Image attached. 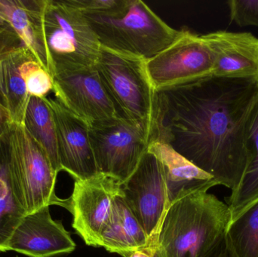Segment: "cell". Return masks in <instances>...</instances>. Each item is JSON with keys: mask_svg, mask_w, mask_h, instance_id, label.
I'll list each match as a JSON object with an SVG mask.
<instances>
[{"mask_svg": "<svg viewBox=\"0 0 258 257\" xmlns=\"http://www.w3.org/2000/svg\"><path fill=\"white\" fill-rule=\"evenodd\" d=\"M53 81L56 100L89 128L117 116L96 66L57 72Z\"/></svg>", "mask_w": 258, "mask_h": 257, "instance_id": "cell-11", "label": "cell"}, {"mask_svg": "<svg viewBox=\"0 0 258 257\" xmlns=\"http://www.w3.org/2000/svg\"><path fill=\"white\" fill-rule=\"evenodd\" d=\"M46 0H0V25L10 27L51 76L54 69L44 30Z\"/></svg>", "mask_w": 258, "mask_h": 257, "instance_id": "cell-14", "label": "cell"}, {"mask_svg": "<svg viewBox=\"0 0 258 257\" xmlns=\"http://www.w3.org/2000/svg\"><path fill=\"white\" fill-rule=\"evenodd\" d=\"M227 244L236 257H258V199L230 222Z\"/></svg>", "mask_w": 258, "mask_h": 257, "instance_id": "cell-21", "label": "cell"}, {"mask_svg": "<svg viewBox=\"0 0 258 257\" xmlns=\"http://www.w3.org/2000/svg\"><path fill=\"white\" fill-rule=\"evenodd\" d=\"M46 98L30 97L24 125L33 140L43 149L53 169L58 175L62 169L59 161L55 122Z\"/></svg>", "mask_w": 258, "mask_h": 257, "instance_id": "cell-20", "label": "cell"}, {"mask_svg": "<svg viewBox=\"0 0 258 257\" xmlns=\"http://www.w3.org/2000/svg\"><path fill=\"white\" fill-rule=\"evenodd\" d=\"M122 196V183L98 173L86 180H75L67 210L72 226L87 245L101 247V234L108 223L113 201Z\"/></svg>", "mask_w": 258, "mask_h": 257, "instance_id": "cell-10", "label": "cell"}, {"mask_svg": "<svg viewBox=\"0 0 258 257\" xmlns=\"http://www.w3.org/2000/svg\"><path fill=\"white\" fill-rule=\"evenodd\" d=\"M43 22L54 75L96 66L101 48L99 39L84 13L69 0H46Z\"/></svg>", "mask_w": 258, "mask_h": 257, "instance_id": "cell-4", "label": "cell"}, {"mask_svg": "<svg viewBox=\"0 0 258 257\" xmlns=\"http://www.w3.org/2000/svg\"><path fill=\"white\" fill-rule=\"evenodd\" d=\"M211 257H236L233 254V252L230 250L228 244L227 242V238H226V241L224 244H223L222 247L215 253L212 255Z\"/></svg>", "mask_w": 258, "mask_h": 257, "instance_id": "cell-27", "label": "cell"}, {"mask_svg": "<svg viewBox=\"0 0 258 257\" xmlns=\"http://www.w3.org/2000/svg\"><path fill=\"white\" fill-rule=\"evenodd\" d=\"M0 147L22 192L27 214L51 205L67 208L68 199L55 194L57 174L24 125L11 124L0 139Z\"/></svg>", "mask_w": 258, "mask_h": 257, "instance_id": "cell-5", "label": "cell"}, {"mask_svg": "<svg viewBox=\"0 0 258 257\" xmlns=\"http://www.w3.org/2000/svg\"><path fill=\"white\" fill-rule=\"evenodd\" d=\"M154 128L155 114L146 122H132L116 116L89 127L98 172L125 182L147 153Z\"/></svg>", "mask_w": 258, "mask_h": 257, "instance_id": "cell-7", "label": "cell"}, {"mask_svg": "<svg viewBox=\"0 0 258 257\" xmlns=\"http://www.w3.org/2000/svg\"><path fill=\"white\" fill-rule=\"evenodd\" d=\"M0 27H1V26H0Z\"/></svg>", "mask_w": 258, "mask_h": 257, "instance_id": "cell-31", "label": "cell"}, {"mask_svg": "<svg viewBox=\"0 0 258 257\" xmlns=\"http://www.w3.org/2000/svg\"><path fill=\"white\" fill-rule=\"evenodd\" d=\"M30 57H33L31 53L24 45L0 57V104L12 123L18 125H24L30 99L21 72V65Z\"/></svg>", "mask_w": 258, "mask_h": 257, "instance_id": "cell-18", "label": "cell"}, {"mask_svg": "<svg viewBox=\"0 0 258 257\" xmlns=\"http://www.w3.org/2000/svg\"><path fill=\"white\" fill-rule=\"evenodd\" d=\"M155 253L150 250H138L132 253L130 257H155Z\"/></svg>", "mask_w": 258, "mask_h": 257, "instance_id": "cell-28", "label": "cell"}, {"mask_svg": "<svg viewBox=\"0 0 258 257\" xmlns=\"http://www.w3.org/2000/svg\"><path fill=\"white\" fill-rule=\"evenodd\" d=\"M101 46L148 60L180 34L141 0H123L114 10L84 14Z\"/></svg>", "mask_w": 258, "mask_h": 257, "instance_id": "cell-3", "label": "cell"}, {"mask_svg": "<svg viewBox=\"0 0 258 257\" xmlns=\"http://www.w3.org/2000/svg\"><path fill=\"white\" fill-rule=\"evenodd\" d=\"M146 61L142 57L101 46L96 69L118 117L141 122L154 116L156 92Z\"/></svg>", "mask_w": 258, "mask_h": 257, "instance_id": "cell-6", "label": "cell"}, {"mask_svg": "<svg viewBox=\"0 0 258 257\" xmlns=\"http://www.w3.org/2000/svg\"><path fill=\"white\" fill-rule=\"evenodd\" d=\"M147 151L162 164L171 205L180 196L208 192L218 186L213 177L199 168L164 140L153 139Z\"/></svg>", "mask_w": 258, "mask_h": 257, "instance_id": "cell-16", "label": "cell"}, {"mask_svg": "<svg viewBox=\"0 0 258 257\" xmlns=\"http://www.w3.org/2000/svg\"><path fill=\"white\" fill-rule=\"evenodd\" d=\"M177 39L146 61L156 92L180 87L212 75L215 54L204 35L182 29Z\"/></svg>", "mask_w": 258, "mask_h": 257, "instance_id": "cell-8", "label": "cell"}, {"mask_svg": "<svg viewBox=\"0 0 258 257\" xmlns=\"http://www.w3.org/2000/svg\"><path fill=\"white\" fill-rule=\"evenodd\" d=\"M6 27H7V26H6V27H0V33H1L2 32L4 31V30H6Z\"/></svg>", "mask_w": 258, "mask_h": 257, "instance_id": "cell-29", "label": "cell"}, {"mask_svg": "<svg viewBox=\"0 0 258 257\" xmlns=\"http://www.w3.org/2000/svg\"><path fill=\"white\" fill-rule=\"evenodd\" d=\"M27 211L22 192L0 147V252L7 251V244Z\"/></svg>", "mask_w": 258, "mask_h": 257, "instance_id": "cell-19", "label": "cell"}, {"mask_svg": "<svg viewBox=\"0 0 258 257\" xmlns=\"http://www.w3.org/2000/svg\"><path fill=\"white\" fill-rule=\"evenodd\" d=\"M69 2L84 14H104L120 6L123 0H69Z\"/></svg>", "mask_w": 258, "mask_h": 257, "instance_id": "cell-26", "label": "cell"}, {"mask_svg": "<svg viewBox=\"0 0 258 257\" xmlns=\"http://www.w3.org/2000/svg\"><path fill=\"white\" fill-rule=\"evenodd\" d=\"M258 78L210 75L156 92L153 139L234 191L252 159Z\"/></svg>", "mask_w": 258, "mask_h": 257, "instance_id": "cell-1", "label": "cell"}, {"mask_svg": "<svg viewBox=\"0 0 258 257\" xmlns=\"http://www.w3.org/2000/svg\"><path fill=\"white\" fill-rule=\"evenodd\" d=\"M230 222L228 205L215 195L180 196L167 211L155 257H211L225 242Z\"/></svg>", "mask_w": 258, "mask_h": 257, "instance_id": "cell-2", "label": "cell"}, {"mask_svg": "<svg viewBox=\"0 0 258 257\" xmlns=\"http://www.w3.org/2000/svg\"><path fill=\"white\" fill-rule=\"evenodd\" d=\"M6 247L7 251L30 257H54L74 251L76 244L63 224L53 220L46 206L24 216Z\"/></svg>", "mask_w": 258, "mask_h": 257, "instance_id": "cell-13", "label": "cell"}, {"mask_svg": "<svg viewBox=\"0 0 258 257\" xmlns=\"http://www.w3.org/2000/svg\"><path fill=\"white\" fill-rule=\"evenodd\" d=\"M22 44L16 33L10 27H6V30L0 33V57L8 51L23 45ZM12 123L7 111L0 104V133L2 135L5 134Z\"/></svg>", "mask_w": 258, "mask_h": 257, "instance_id": "cell-25", "label": "cell"}, {"mask_svg": "<svg viewBox=\"0 0 258 257\" xmlns=\"http://www.w3.org/2000/svg\"><path fill=\"white\" fill-rule=\"evenodd\" d=\"M55 122L59 161L62 170L75 180H86L99 172L95 162L89 126L56 99L46 98Z\"/></svg>", "mask_w": 258, "mask_h": 257, "instance_id": "cell-12", "label": "cell"}, {"mask_svg": "<svg viewBox=\"0 0 258 257\" xmlns=\"http://www.w3.org/2000/svg\"><path fill=\"white\" fill-rule=\"evenodd\" d=\"M227 4L232 22L239 27H258V0H230Z\"/></svg>", "mask_w": 258, "mask_h": 257, "instance_id": "cell-24", "label": "cell"}, {"mask_svg": "<svg viewBox=\"0 0 258 257\" xmlns=\"http://www.w3.org/2000/svg\"><path fill=\"white\" fill-rule=\"evenodd\" d=\"M2 137H3V135H2L1 133H0V139H1Z\"/></svg>", "mask_w": 258, "mask_h": 257, "instance_id": "cell-30", "label": "cell"}, {"mask_svg": "<svg viewBox=\"0 0 258 257\" xmlns=\"http://www.w3.org/2000/svg\"><path fill=\"white\" fill-rule=\"evenodd\" d=\"M204 37L215 54L212 75L258 78V38L250 33L223 30Z\"/></svg>", "mask_w": 258, "mask_h": 257, "instance_id": "cell-15", "label": "cell"}, {"mask_svg": "<svg viewBox=\"0 0 258 257\" xmlns=\"http://www.w3.org/2000/svg\"><path fill=\"white\" fill-rule=\"evenodd\" d=\"M21 75L30 97L46 98L54 89L51 74L33 57H29L21 66Z\"/></svg>", "mask_w": 258, "mask_h": 257, "instance_id": "cell-23", "label": "cell"}, {"mask_svg": "<svg viewBox=\"0 0 258 257\" xmlns=\"http://www.w3.org/2000/svg\"><path fill=\"white\" fill-rule=\"evenodd\" d=\"M101 247L123 257H130L138 250L155 253L147 233L122 196L113 201L110 219L101 234Z\"/></svg>", "mask_w": 258, "mask_h": 257, "instance_id": "cell-17", "label": "cell"}, {"mask_svg": "<svg viewBox=\"0 0 258 257\" xmlns=\"http://www.w3.org/2000/svg\"><path fill=\"white\" fill-rule=\"evenodd\" d=\"M122 193L156 253L159 232L171 202L162 164L154 155L147 151L136 170L122 183Z\"/></svg>", "mask_w": 258, "mask_h": 257, "instance_id": "cell-9", "label": "cell"}, {"mask_svg": "<svg viewBox=\"0 0 258 257\" xmlns=\"http://www.w3.org/2000/svg\"><path fill=\"white\" fill-rule=\"evenodd\" d=\"M250 141L252 159L239 187L232 192L230 197L226 199L231 221L258 199V107L251 125Z\"/></svg>", "mask_w": 258, "mask_h": 257, "instance_id": "cell-22", "label": "cell"}]
</instances>
